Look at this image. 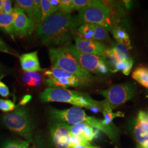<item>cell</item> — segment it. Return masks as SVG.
I'll return each instance as SVG.
<instances>
[{
	"label": "cell",
	"instance_id": "1",
	"mask_svg": "<svg viewBox=\"0 0 148 148\" xmlns=\"http://www.w3.org/2000/svg\"><path fill=\"white\" fill-rule=\"evenodd\" d=\"M75 29L74 17L70 13L58 11L37 29L36 34L45 45L61 46L68 44Z\"/></svg>",
	"mask_w": 148,
	"mask_h": 148
},
{
	"label": "cell",
	"instance_id": "2",
	"mask_svg": "<svg viewBox=\"0 0 148 148\" xmlns=\"http://www.w3.org/2000/svg\"><path fill=\"white\" fill-rule=\"evenodd\" d=\"M51 118L56 122L74 125L80 122H86L90 126L101 131L106 134L112 141H115L119 136V131L112 123L105 125L102 120L94 117L88 116L81 108L73 106L65 110L51 109L49 110Z\"/></svg>",
	"mask_w": 148,
	"mask_h": 148
},
{
	"label": "cell",
	"instance_id": "3",
	"mask_svg": "<svg viewBox=\"0 0 148 148\" xmlns=\"http://www.w3.org/2000/svg\"><path fill=\"white\" fill-rule=\"evenodd\" d=\"M40 98L44 103H69L74 106L85 108L95 112H102L104 103V101H95L85 93L62 88L48 87L40 94Z\"/></svg>",
	"mask_w": 148,
	"mask_h": 148
},
{
	"label": "cell",
	"instance_id": "4",
	"mask_svg": "<svg viewBox=\"0 0 148 148\" xmlns=\"http://www.w3.org/2000/svg\"><path fill=\"white\" fill-rule=\"evenodd\" d=\"M49 55L52 66L57 67L77 76L82 85H87L92 81L91 74L80 65L67 46L52 48L49 49Z\"/></svg>",
	"mask_w": 148,
	"mask_h": 148
},
{
	"label": "cell",
	"instance_id": "5",
	"mask_svg": "<svg viewBox=\"0 0 148 148\" xmlns=\"http://www.w3.org/2000/svg\"><path fill=\"white\" fill-rule=\"evenodd\" d=\"M110 8L100 1L92 0L91 3L79 11L74 17V24L76 28L84 24L90 23L99 25L110 31L112 26L109 21Z\"/></svg>",
	"mask_w": 148,
	"mask_h": 148
},
{
	"label": "cell",
	"instance_id": "6",
	"mask_svg": "<svg viewBox=\"0 0 148 148\" xmlns=\"http://www.w3.org/2000/svg\"><path fill=\"white\" fill-rule=\"evenodd\" d=\"M3 125L10 131L33 143V125L32 118L26 108L19 107L2 116Z\"/></svg>",
	"mask_w": 148,
	"mask_h": 148
},
{
	"label": "cell",
	"instance_id": "7",
	"mask_svg": "<svg viewBox=\"0 0 148 148\" xmlns=\"http://www.w3.org/2000/svg\"><path fill=\"white\" fill-rule=\"evenodd\" d=\"M67 47L80 65L89 73L106 74L110 71V65L104 57L81 52L74 45H68Z\"/></svg>",
	"mask_w": 148,
	"mask_h": 148
},
{
	"label": "cell",
	"instance_id": "8",
	"mask_svg": "<svg viewBox=\"0 0 148 148\" xmlns=\"http://www.w3.org/2000/svg\"><path fill=\"white\" fill-rule=\"evenodd\" d=\"M135 88L130 84H122L112 86L108 89L99 90L105 98V101L113 110L131 100L135 95Z\"/></svg>",
	"mask_w": 148,
	"mask_h": 148
},
{
	"label": "cell",
	"instance_id": "9",
	"mask_svg": "<svg viewBox=\"0 0 148 148\" xmlns=\"http://www.w3.org/2000/svg\"><path fill=\"white\" fill-rule=\"evenodd\" d=\"M44 74L46 77V84L51 88H67L82 85L79 77L57 67L52 66L50 70L44 72Z\"/></svg>",
	"mask_w": 148,
	"mask_h": 148
},
{
	"label": "cell",
	"instance_id": "10",
	"mask_svg": "<svg viewBox=\"0 0 148 148\" xmlns=\"http://www.w3.org/2000/svg\"><path fill=\"white\" fill-rule=\"evenodd\" d=\"M13 16L14 34L19 37L31 34L35 29L34 22L21 8L14 7L12 13Z\"/></svg>",
	"mask_w": 148,
	"mask_h": 148
},
{
	"label": "cell",
	"instance_id": "11",
	"mask_svg": "<svg viewBox=\"0 0 148 148\" xmlns=\"http://www.w3.org/2000/svg\"><path fill=\"white\" fill-rule=\"evenodd\" d=\"M51 137L53 143L57 148H71V133L66 124L55 123L51 128Z\"/></svg>",
	"mask_w": 148,
	"mask_h": 148
},
{
	"label": "cell",
	"instance_id": "12",
	"mask_svg": "<svg viewBox=\"0 0 148 148\" xmlns=\"http://www.w3.org/2000/svg\"><path fill=\"white\" fill-rule=\"evenodd\" d=\"M74 45L76 48L82 53L95 55L104 57L106 50L108 48L102 43L93 40H87L75 37Z\"/></svg>",
	"mask_w": 148,
	"mask_h": 148
},
{
	"label": "cell",
	"instance_id": "13",
	"mask_svg": "<svg viewBox=\"0 0 148 148\" xmlns=\"http://www.w3.org/2000/svg\"><path fill=\"white\" fill-rule=\"evenodd\" d=\"M104 58L109 65L112 66L119 61L126 60L130 58L128 49L118 43H115L112 47L107 48Z\"/></svg>",
	"mask_w": 148,
	"mask_h": 148
},
{
	"label": "cell",
	"instance_id": "14",
	"mask_svg": "<svg viewBox=\"0 0 148 148\" xmlns=\"http://www.w3.org/2000/svg\"><path fill=\"white\" fill-rule=\"evenodd\" d=\"M134 134L139 144L148 140V119L146 111H140L138 114Z\"/></svg>",
	"mask_w": 148,
	"mask_h": 148
},
{
	"label": "cell",
	"instance_id": "15",
	"mask_svg": "<svg viewBox=\"0 0 148 148\" xmlns=\"http://www.w3.org/2000/svg\"><path fill=\"white\" fill-rule=\"evenodd\" d=\"M69 132L71 134L81 138L88 142H91L96 137L98 130H95L93 127L86 122H80L74 125L66 124Z\"/></svg>",
	"mask_w": 148,
	"mask_h": 148
},
{
	"label": "cell",
	"instance_id": "16",
	"mask_svg": "<svg viewBox=\"0 0 148 148\" xmlns=\"http://www.w3.org/2000/svg\"><path fill=\"white\" fill-rule=\"evenodd\" d=\"M19 59L21 68L25 72L37 73L45 71L47 70L40 66L37 51L23 54L20 56Z\"/></svg>",
	"mask_w": 148,
	"mask_h": 148
},
{
	"label": "cell",
	"instance_id": "17",
	"mask_svg": "<svg viewBox=\"0 0 148 148\" xmlns=\"http://www.w3.org/2000/svg\"><path fill=\"white\" fill-rule=\"evenodd\" d=\"M117 43L121 44L127 48L128 50L131 49L132 46L128 34L125 30L119 27H112L110 30Z\"/></svg>",
	"mask_w": 148,
	"mask_h": 148
},
{
	"label": "cell",
	"instance_id": "18",
	"mask_svg": "<svg viewBox=\"0 0 148 148\" xmlns=\"http://www.w3.org/2000/svg\"><path fill=\"white\" fill-rule=\"evenodd\" d=\"M0 29L9 34L14 40L13 30V16L3 12L0 13Z\"/></svg>",
	"mask_w": 148,
	"mask_h": 148
},
{
	"label": "cell",
	"instance_id": "19",
	"mask_svg": "<svg viewBox=\"0 0 148 148\" xmlns=\"http://www.w3.org/2000/svg\"><path fill=\"white\" fill-rule=\"evenodd\" d=\"M22 79L24 84L28 87H37L42 82L41 75L36 72H25L23 75Z\"/></svg>",
	"mask_w": 148,
	"mask_h": 148
},
{
	"label": "cell",
	"instance_id": "20",
	"mask_svg": "<svg viewBox=\"0 0 148 148\" xmlns=\"http://www.w3.org/2000/svg\"><path fill=\"white\" fill-rule=\"evenodd\" d=\"M102 112L104 116V120H102V122L105 125H110L112 124V120L116 117H124L125 116L124 114L121 111L113 112L110 106L106 102L105 100L104 101Z\"/></svg>",
	"mask_w": 148,
	"mask_h": 148
},
{
	"label": "cell",
	"instance_id": "21",
	"mask_svg": "<svg viewBox=\"0 0 148 148\" xmlns=\"http://www.w3.org/2000/svg\"><path fill=\"white\" fill-rule=\"evenodd\" d=\"M132 78L148 90V67H139L133 73Z\"/></svg>",
	"mask_w": 148,
	"mask_h": 148
},
{
	"label": "cell",
	"instance_id": "22",
	"mask_svg": "<svg viewBox=\"0 0 148 148\" xmlns=\"http://www.w3.org/2000/svg\"><path fill=\"white\" fill-rule=\"evenodd\" d=\"M133 65V60L130 58L126 60H120L115 64L111 70V73H116L119 71H122L123 74L125 75H128L130 74Z\"/></svg>",
	"mask_w": 148,
	"mask_h": 148
},
{
	"label": "cell",
	"instance_id": "23",
	"mask_svg": "<svg viewBox=\"0 0 148 148\" xmlns=\"http://www.w3.org/2000/svg\"><path fill=\"white\" fill-rule=\"evenodd\" d=\"M95 24L86 23L80 25L77 32V36L81 38L92 40L95 32Z\"/></svg>",
	"mask_w": 148,
	"mask_h": 148
},
{
	"label": "cell",
	"instance_id": "24",
	"mask_svg": "<svg viewBox=\"0 0 148 148\" xmlns=\"http://www.w3.org/2000/svg\"><path fill=\"white\" fill-rule=\"evenodd\" d=\"M34 5V0H17L15 1V7L21 8L32 21L33 20Z\"/></svg>",
	"mask_w": 148,
	"mask_h": 148
},
{
	"label": "cell",
	"instance_id": "25",
	"mask_svg": "<svg viewBox=\"0 0 148 148\" xmlns=\"http://www.w3.org/2000/svg\"><path fill=\"white\" fill-rule=\"evenodd\" d=\"M41 14L37 29L42 25L43 23L46 21V19L48 17H49L53 14L52 11L51 10V7L49 2V0H41Z\"/></svg>",
	"mask_w": 148,
	"mask_h": 148
},
{
	"label": "cell",
	"instance_id": "26",
	"mask_svg": "<svg viewBox=\"0 0 148 148\" xmlns=\"http://www.w3.org/2000/svg\"><path fill=\"white\" fill-rule=\"evenodd\" d=\"M109 39L108 31L104 27L95 24V32L92 40L97 41H103Z\"/></svg>",
	"mask_w": 148,
	"mask_h": 148
},
{
	"label": "cell",
	"instance_id": "27",
	"mask_svg": "<svg viewBox=\"0 0 148 148\" xmlns=\"http://www.w3.org/2000/svg\"><path fill=\"white\" fill-rule=\"evenodd\" d=\"M29 142L27 140H10L5 142L2 148H29Z\"/></svg>",
	"mask_w": 148,
	"mask_h": 148
},
{
	"label": "cell",
	"instance_id": "28",
	"mask_svg": "<svg viewBox=\"0 0 148 148\" xmlns=\"http://www.w3.org/2000/svg\"><path fill=\"white\" fill-rule=\"evenodd\" d=\"M16 104L12 101L8 99L0 98V110L4 112H8L13 111L16 109Z\"/></svg>",
	"mask_w": 148,
	"mask_h": 148
},
{
	"label": "cell",
	"instance_id": "29",
	"mask_svg": "<svg viewBox=\"0 0 148 148\" xmlns=\"http://www.w3.org/2000/svg\"><path fill=\"white\" fill-rule=\"evenodd\" d=\"M92 0H72L73 11H79L90 5Z\"/></svg>",
	"mask_w": 148,
	"mask_h": 148
},
{
	"label": "cell",
	"instance_id": "30",
	"mask_svg": "<svg viewBox=\"0 0 148 148\" xmlns=\"http://www.w3.org/2000/svg\"><path fill=\"white\" fill-rule=\"evenodd\" d=\"M59 11L70 13L73 10L72 0H60Z\"/></svg>",
	"mask_w": 148,
	"mask_h": 148
},
{
	"label": "cell",
	"instance_id": "31",
	"mask_svg": "<svg viewBox=\"0 0 148 148\" xmlns=\"http://www.w3.org/2000/svg\"><path fill=\"white\" fill-rule=\"evenodd\" d=\"M71 143L72 147L76 145H90V143L85 139L71 133Z\"/></svg>",
	"mask_w": 148,
	"mask_h": 148
},
{
	"label": "cell",
	"instance_id": "32",
	"mask_svg": "<svg viewBox=\"0 0 148 148\" xmlns=\"http://www.w3.org/2000/svg\"><path fill=\"white\" fill-rule=\"evenodd\" d=\"M4 76L3 75L0 76V95L3 97H8L11 95L9 88L8 86L1 81Z\"/></svg>",
	"mask_w": 148,
	"mask_h": 148
},
{
	"label": "cell",
	"instance_id": "33",
	"mask_svg": "<svg viewBox=\"0 0 148 148\" xmlns=\"http://www.w3.org/2000/svg\"><path fill=\"white\" fill-rule=\"evenodd\" d=\"M12 1L10 0H3V13L5 14H12L13 8L12 6Z\"/></svg>",
	"mask_w": 148,
	"mask_h": 148
},
{
	"label": "cell",
	"instance_id": "34",
	"mask_svg": "<svg viewBox=\"0 0 148 148\" xmlns=\"http://www.w3.org/2000/svg\"><path fill=\"white\" fill-rule=\"evenodd\" d=\"M49 2L53 13L59 11L60 0H49Z\"/></svg>",
	"mask_w": 148,
	"mask_h": 148
},
{
	"label": "cell",
	"instance_id": "35",
	"mask_svg": "<svg viewBox=\"0 0 148 148\" xmlns=\"http://www.w3.org/2000/svg\"><path fill=\"white\" fill-rule=\"evenodd\" d=\"M0 52L13 54L11 49L7 46V45L0 39Z\"/></svg>",
	"mask_w": 148,
	"mask_h": 148
},
{
	"label": "cell",
	"instance_id": "36",
	"mask_svg": "<svg viewBox=\"0 0 148 148\" xmlns=\"http://www.w3.org/2000/svg\"><path fill=\"white\" fill-rule=\"evenodd\" d=\"M31 98H32L31 95H25V96L22 98V99H21V102L19 103V105H20V106H24V105L26 104L29 101H30Z\"/></svg>",
	"mask_w": 148,
	"mask_h": 148
},
{
	"label": "cell",
	"instance_id": "37",
	"mask_svg": "<svg viewBox=\"0 0 148 148\" xmlns=\"http://www.w3.org/2000/svg\"><path fill=\"white\" fill-rule=\"evenodd\" d=\"M71 148H101L99 147L93 146L92 145H76L73 146Z\"/></svg>",
	"mask_w": 148,
	"mask_h": 148
},
{
	"label": "cell",
	"instance_id": "38",
	"mask_svg": "<svg viewBox=\"0 0 148 148\" xmlns=\"http://www.w3.org/2000/svg\"><path fill=\"white\" fill-rule=\"evenodd\" d=\"M3 12V0H0V13Z\"/></svg>",
	"mask_w": 148,
	"mask_h": 148
},
{
	"label": "cell",
	"instance_id": "39",
	"mask_svg": "<svg viewBox=\"0 0 148 148\" xmlns=\"http://www.w3.org/2000/svg\"><path fill=\"white\" fill-rule=\"evenodd\" d=\"M141 145H142L145 148H148V140L146 141L145 143H143V144H142Z\"/></svg>",
	"mask_w": 148,
	"mask_h": 148
},
{
	"label": "cell",
	"instance_id": "40",
	"mask_svg": "<svg viewBox=\"0 0 148 148\" xmlns=\"http://www.w3.org/2000/svg\"><path fill=\"white\" fill-rule=\"evenodd\" d=\"M138 148H145V147H143L142 145H141L140 144H138Z\"/></svg>",
	"mask_w": 148,
	"mask_h": 148
},
{
	"label": "cell",
	"instance_id": "41",
	"mask_svg": "<svg viewBox=\"0 0 148 148\" xmlns=\"http://www.w3.org/2000/svg\"><path fill=\"white\" fill-rule=\"evenodd\" d=\"M146 112H147V116H148V110H147V111H146Z\"/></svg>",
	"mask_w": 148,
	"mask_h": 148
},
{
	"label": "cell",
	"instance_id": "42",
	"mask_svg": "<svg viewBox=\"0 0 148 148\" xmlns=\"http://www.w3.org/2000/svg\"><path fill=\"white\" fill-rule=\"evenodd\" d=\"M1 65H0V70H1Z\"/></svg>",
	"mask_w": 148,
	"mask_h": 148
},
{
	"label": "cell",
	"instance_id": "43",
	"mask_svg": "<svg viewBox=\"0 0 148 148\" xmlns=\"http://www.w3.org/2000/svg\"><path fill=\"white\" fill-rule=\"evenodd\" d=\"M35 148V147H32V148Z\"/></svg>",
	"mask_w": 148,
	"mask_h": 148
}]
</instances>
